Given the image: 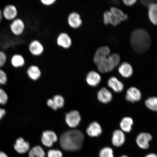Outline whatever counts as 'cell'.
Instances as JSON below:
<instances>
[{"label":"cell","instance_id":"9a60e30c","mask_svg":"<svg viewBox=\"0 0 157 157\" xmlns=\"http://www.w3.org/2000/svg\"><path fill=\"white\" fill-rule=\"evenodd\" d=\"M87 83L92 87H96L101 81V77L98 72L91 71L88 72L86 77Z\"/></svg>","mask_w":157,"mask_h":157},{"label":"cell","instance_id":"e575fe53","mask_svg":"<svg viewBox=\"0 0 157 157\" xmlns=\"http://www.w3.org/2000/svg\"><path fill=\"white\" fill-rule=\"evenodd\" d=\"M56 0H41L40 2L42 5L46 6H50L56 3Z\"/></svg>","mask_w":157,"mask_h":157},{"label":"cell","instance_id":"ffe728a7","mask_svg":"<svg viewBox=\"0 0 157 157\" xmlns=\"http://www.w3.org/2000/svg\"><path fill=\"white\" fill-rule=\"evenodd\" d=\"M10 63L13 67L16 68H20L25 66V60L22 55L16 54L12 56L10 59Z\"/></svg>","mask_w":157,"mask_h":157},{"label":"cell","instance_id":"83f0119b","mask_svg":"<svg viewBox=\"0 0 157 157\" xmlns=\"http://www.w3.org/2000/svg\"><path fill=\"white\" fill-rule=\"evenodd\" d=\"M110 11L115 17L121 21L126 20L128 18V16L127 14H125L121 10L117 8L111 7Z\"/></svg>","mask_w":157,"mask_h":157},{"label":"cell","instance_id":"2e32d148","mask_svg":"<svg viewBox=\"0 0 157 157\" xmlns=\"http://www.w3.org/2000/svg\"><path fill=\"white\" fill-rule=\"evenodd\" d=\"M107 84L110 88L116 93H121L124 88V86L122 82L115 77L110 78L108 80Z\"/></svg>","mask_w":157,"mask_h":157},{"label":"cell","instance_id":"4fadbf2b","mask_svg":"<svg viewBox=\"0 0 157 157\" xmlns=\"http://www.w3.org/2000/svg\"><path fill=\"white\" fill-rule=\"evenodd\" d=\"M124 132L121 129H116L113 131L112 137V143L113 146L119 147L122 146L125 141Z\"/></svg>","mask_w":157,"mask_h":157},{"label":"cell","instance_id":"3957f363","mask_svg":"<svg viewBox=\"0 0 157 157\" xmlns=\"http://www.w3.org/2000/svg\"><path fill=\"white\" fill-rule=\"evenodd\" d=\"M110 53V48L107 46L99 47L96 50L93 61L98 70L102 73L109 72L108 66V57Z\"/></svg>","mask_w":157,"mask_h":157},{"label":"cell","instance_id":"836d02e7","mask_svg":"<svg viewBox=\"0 0 157 157\" xmlns=\"http://www.w3.org/2000/svg\"><path fill=\"white\" fill-rule=\"evenodd\" d=\"M7 77L4 71L0 69V85L5 84L7 82Z\"/></svg>","mask_w":157,"mask_h":157},{"label":"cell","instance_id":"e0dca14e","mask_svg":"<svg viewBox=\"0 0 157 157\" xmlns=\"http://www.w3.org/2000/svg\"><path fill=\"white\" fill-rule=\"evenodd\" d=\"M30 145L28 142L25 141L21 137L17 139L14 145V148L16 151L19 154H23L29 150Z\"/></svg>","mask_w":157,"mask_h":157},{"label":"cell","instance_id":"7a4b0ae2","mask_svg":"<svg viewBox=\"0 0 157 157\" xmlns=\"http://www.w3.org/2000/svg\"><path fill=\"white\" fill-rule=\"evenodd\" d=\"M131 46L135 52L143 53L148 50L151 45V39L149 33L144 29H135L130 37Z\"/></svg>","mask_w":157,"mask_h":157},{"label":"cell","instance_id":"cb8c5ba5","mask_svg":"<svg viewBox=\"0 0 157 157\" xmlns=\"http://www.w3.org/2000/svg\"><path fill=\"white\" fill-rule=\"evenodd\" d=\"M120 57L117 54H110L108 57V66L109 72L112 71L119 65Z\"/></svg>","mask_w":157,"mask_h":157},{"label":"cell","instance_id":"7402d4cb","mask_svg":"<svg viewBox=\"0 0 157 157\" xmlns=\"http://www.w3.org/2000/svg\"><path fill=\"white\" fill-rule=\"evenodd\" d=\"M118 71L123 77L128 78L132 75L133 70L130 64L127 62H124L119 67Z\"/></svg>","mask_w":157,"mask_h":157},{"label":"cell","instance_id":"44dd1931","mask_svg":"<svg viewBox=\"0 0 157 157\" xmlns=\"http://www.w3.org/2000/svg\"><path fill=\"white\" fill-rule=\"evenodd\" d=\"M133 124V121L132 118L128 117H123L120 123L121 130L124 133L130 132Z\"/></svg>","mask_w":157,"mask_h":157},{"label":"cell","instance_id":"74e56055","mask_svg":"<svg viewBox=\"0 0 157 157\" xmlns=\"http://www.w3.org/2000/svg\"><path fill=\"white\" fill-rule=\"evenodd\" d=\"M6 111L4 109H0V120L3 117L4 115H5Z\"/></svg>","mask_w":157,"mask_h":157},{"label":"cell","instance_id":"4dcf8cb0","mask_svg":"<svg viewBox=\"0 0 157 157\" xmlns=\"http://www.w3.org/2000/svg\"><path fill=\"white\" fill-rule=\"evenodd\" d=\"M53 101L57 108H61L64 105V99L62 96L57 95L54 96Z\"/></svg>","mask_w":157,"mask_h":157},{"label":"cell","instance_id":"d6a6232c","mask_svg":"<svg viewBox=\"0 0 157 157\" xmlns=\"http://www.w3.org/2000/svg\"><path fill=\"white\" fill-rule=\"evenodd\" d=\"M8 96L4 90L0 88V105H5L7 103Z\"/></svg>","mask_w":157,"mask_h":157},{"label":"cell","instance_id":"9c48e42d","mask_svg":"<svg viewBox=\"0 0 157 157\" xmlns=\"http://www.w3.org/2000/svg\"><path fill=\"white\" fill-rule=\"evenodd\" d=\"M57 44L59 47L64 49L71 48L72 44V40L67 33L62 32L58 35L56 39Z\"/></svg>","mask_w":157,"mask_h":157},{"label":"cell","instance_id":"f35d334b","mask_svg":"<svg viewBox=\"0 0 157 157\" xmlns=\"http://www.w3.org/2000/svg\"><path fill=\"white\" fill-rule=\"evenodd\" d=\"M145 157H157V155L154 153H150L147 155Z\"/></svg>","mask_w":157,"mask_h":157},{"label":"cell","instance_id":"8d00e7d4","mask_svg":"<svg viewBox=\"0 0 157 157\" xmlns=\"http://www.w3.org/2000/svg\"><path fill=\"white\" fill-rule=\"evenodd\" d=\"M124 3L125 4L128 6H131L135 4L136 2V0H130V1H127V0H124L123 1Z\"/></svg>","mask_w":157,"mask_h":157},{"label":"cell","instance_id":"277c9868","mask_svg":"<svg viewBox=\"0 0 157 157\" xmlns=\"http://www.w3.org/2000/svg\"><path fill=\"white\" fill-rule=\"evenodd\" d=\"M10 30L13 35L16 36H19L24 33L25 25L23 20L17 17L14 20L11 21L9 25Z\"/></svg>","mask_w":157,"mask_h":157},{"label":"cell","instance_id":"4316f807","mask_svg":"<svg viewBox=\"0 0 157 157\" xmlns=\"http://www.w3.org/2000/svg\"><path fill=\"white\" fill-rule=\"evenodd\" d=\"M145 105L150 110L157 112V97H149L145 101Z\"/></svg>","mask_w":157,"mask_h":157},{"label":"cell","instance_id":"5b68a950","mask_svg":"<svg viewBox=\"0 0 157 157\" xmlns=\"http://www.w3.org/2000/svg\"><path fill=\"white\" fill-rule=\"evenodd\" d=\"M3 18L9 21H12L17 17L18 9L15 5L9 4L2 10Z\"/></svg>","mask_w":157,"mask_h":157},{"label":"cell","instance_id":"60d3db41","mask_svg":"<svg viewBox=\"0 0 157 157\" xmlns=\"http://www.w3.org/2000/svg\"><path fill=\"white\" fill-rule=\"evenodd\" d=\"M0 157H8V156L4 152H0Z\"/></svg>","mask_w":157,"mask_h":157},{"label":"cell","instance_id":"8992f818","mask_svg":"<svg viewBox=\"0 0 157 157\" xmlns=\"http://www.w3.org/2000/svg\"><path fill=\"white\" fill-rule=\"evenodd\" d=\"M152 139V136L150 133L145 132L140 133L136 137V144L141 149L146 150L149 148L150 142Z\"/></svg>","mask_w":157,"mask_h":157},{"label":"cell","instance_id":"d6986e66","mask_svg":"<svg viewBox=\"0 0 157 157\" xmlns=\"http://www.w3.org/2000/svg\"><path fill=\"white\" fill-rule=\"evenodd\" d=\"M27 74L29 78L35 81L40 78L42 72L38 66L33 64L29 66L27 68Z\"/></svg>","mask_w":157,"mask_h":157},{"label":"cell","instance_id":"603a6c76","mask_svg":"<svg viewBox=\"0 0 157 157\" xmlns=\"http://www.w3.org/2000/svg\"><path fill=\"white\" fill-rule=\"evenodd\" d=\"M103 21L106 25L110 24L114 26H116L121 22L119 19L115 17L110 11H106L104 13Z\"/></svg>","mask_w":157,"mask_h":157},{"label":"cell","instance_id":"8fae6325","mask_svg":"<svg viewBox=\"0 0 157 157\" xmlns=\"http://www.w3.org/2000/svg\"><path fill=\"white\" fill-rule=\"evenodd\" d=\"M142 97L140 90L136 87H132L127 90L125 99L128 101L133 103L140 101Z\"/></svg>","mask_w":157,"mask_h":157},{"label":"cell","instance_id":"1f68e13d","mask_svg":"<svg viewBox=\"0 0 157 157\" xmlns=\"http://www.w3.org/2000/svg\"><path fill=\"white\" fill-rule=\"evenodd\" d=\"M7 60V55L3 51L0 50V69L4 66Z\"/></svg>","mask_w":157,"mask_h":157},{"label":"cell","instance_id":"30bf717a","mask_svg":"<svg viewBox=\"0 0 157 157\" xmlns=\"http://www.w3.org/2000/svg\"><path fill=\"white\" fill-rule=\"evenodd\" d=\"M81 120V116L77 111H72L66 114V122L68 126L71 127H77L79 124Z\"/></svg>","mask_w":157,"mask_h":157},{"label":"cell","instance_id":"b9f144b4","mask_svg":"<svg viewBox=\"0 0 157 157\" xmlns=\"http://www.w3.org/2000/svg\"><path fill=\"white\" fill-rule=\"evenodd\" d=\"M120 157H129L128 156H127V155H124L121 156Z\"/></svg>","mask_w":157,"mask_h":157},{"label":"cell","instance_id":"ba28073f","mask_svg":"<svg viewBox=\"0 0 157 157\" xmlns=\"http://www.w3.org/2000/svg\"><path fill=\"white\" fill-rule=\"evenodd\" d=\"M67 21L69 26L74 29L79 28L83 23L81 15L76 11L72 12L69 14Z\"/></svg>","mask_w":157,"mask_h":157},{"label":"cell","instance_id":"ab89813d","mask_svg":"<svg viewBox=\"0 0 157 157\" xmlns=\"http://www.w3.org/2000/svg\"><path fill=\"white\" fill-rule=\"evenodd\" d=\"M3 19V17L2 15V10L0 9V24L2 22V21Z\"/></svg>","mask_w":157,"mask_h":157},{"label":"cell","instance_id":"52a82bcc","mask_svg":"<svg viewBox=\"0 0 157 157\" xmlns=\"http://www.w3.org/2000/svg\"><path fill=\"white\" fill-rule=\"evenodd\" d=\"M28 50L30 53L35 56H40L44 52V48L40 41L34 39L29 43Z\"/></svg>","mask_w":157,"mask_h":157},{"label":"cell","instance_id":"d4e9b609","mask_svg":"<svg viewBox=\"0 0 157 157\" xmlns=\"http://www.w3.org/2000/svg\"><path fill=\"white\" fill-rule=\"evenodd\" d=\"M149 19L153 24L157 25V3H153L148 6Z\"/></svg>","mask_w":157,"mask_h":157},{"label":"cell","instance_id":"7c38bea8","mask_svg":"<svg viewBox=\"0 0 157 157\" xmlns=\"http://www.w3.org/2000/svg\"><path fill=\"white\" fill-rule=\"evenodd\" d=\"M57 140L58 137L56 133L51 131H44L41 139L42 144L48 147H52Z\"/></svg>","mask_w":157,"mask_h":157},{"label":"cell","instance_id":"ac0fdd59","mask_svg":"<svg viewBox=\"0 0 157 157\" xmlns=\"http://www.w3.org/2000/svg\"><path fill=\"white\" fill-rule=\"evenodd\" d=\"M86 132L90 136L97 137L102 133V129L99 124L95 121L90 125L87 128Z\"/></svg>","mask_w":157,"mask_h":157},{"label":"cell","instance_id":"5bb4252c","mask_svg":"<svg viewBox=\"0 0 157 157\" xmlns=\"http://www.w3.org/2000/svg\"><path fill=\"white\" fill-rule=\"evenodd\" d=\"M98 99L101 102L107 104L110 102L113 99L112 93L105 87L100 89L97 94Z\"/></svg>","mask_w":157,"mask_h":157},{"label":"cell","instance_id":"f1b7e54d","mask_svg":"<svg viewBox=\"0 0 157 157\" xmlns=\"http://www.w3.org/2000/svg\"><path fill=\"white\" fill-rule=\"evenodd\" d=\"M99 157H115L113 149L109 147H104L100 151Z\"/></svg>","mask_w":157,"mask_h":157},{"label":"cell","instance_id":"f546056e","mask_svg":"<svg viewBox=\"0 0 157 157\" xmlns=\"http://www.w3.org/2000/svg\"><path fill=\"white\" fill-rule=\"evenodd\" d=\"M63 154L61 151L57 149H50L47 152L48 157H63Z\"/></svg>","mask_w":157,"mask_h":157},{"label":"cell","instance_id":"484cf974","mask_svg":"<svg viewBox=\"0 0 157 157\" xmlns=\"http://www.w3.org/2000/svg\"><path fill=\"white\" fill-rule=\"evenodd\" d=\"M46 154L42 147L36 146L33 147L29 151V157H46Z\"/></svg>","mask_w":157,"mask_h":157},{"label":"cell","instance_id":"6da1fadb","mask_svg":"<svg viewBox=\"0 0 157 157\" xmlns=\"http://www.w3.org/2000/svg\"><path fill=\"white\" fill-rule=\"evenodd\" d=\"M84 137L83 133L77 129L66 131L60 139V147L67 151L79 150L83 146Z\"/></svg>","mask_w":157,"mask_h":157},{"label":"cell","instance_id":"d590c367","mask_svg":"<svg viewBox=\"0 0 157 157\" xmlns=\"http://www.w3.org/2000/svg\"><path fill=\"white\" fill-rule=\"evenodd\" d=\"M47 104H48V106L52 108V109L54 110H56L58 109L57 107L55 105L54 101L52 99H49L47 101Z\"/></svg>","mask_w":157,"mask_h":157}]
</instances>
